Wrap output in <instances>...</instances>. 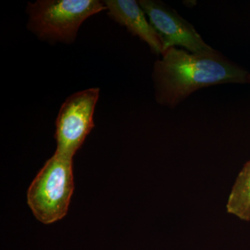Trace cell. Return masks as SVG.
Returning a JSON list of instances; mask_svg holds the SVG:
<instances>
[{"mask_svg":"<svg viewBox=\"0 0 250 250\" xmlns=\"http://www.w3.org/2000/svg\"><path fill=\"white\" fill-rule=\"evenodd\" d=\"M108 17L126 27L149 45L156 54H162L163 47L159 36L148 21L139 1L134 0H105Z\"/></svg>","mask_w":250,"mask_h":250,"instance_id":"8992f818","label":"cell"},{"mask_svg":"<svg viewBox=\"0 0 250 250\" xmlns=\"http://www.w3.org/2000/svg\"><path fill=\"white\" fill-rule=\"evenodd\" d=\"M154 62L157 103L174 108L194 92L222 83H248L250 74L215 51L193 54L172 47Z\"/></svg>","mask_w":250,"mask_h":250,"instance_id":"6da1fadb","label":"cell"},{"mask_svg":"<svg viewBox=\"0 0 250 250\" xmlns=\"http://www.w3.org/2000/svg\"><path fill=\"white\" fill-rule=\"evenodd\" d=\"M105 10L99 0H38L28 4L27 27L41 40L70 44L84 21Z\"/></svg>","mask_w":250,"mask_h":250,"instance_id":"7a4b0ae2","label":"cell"},{"mask_svg":"<svg viewBox=\"0 0 250 250\" xmlns=\"http://www.w3.org/2000/svg\"><path fill=\"white\" fill-rule=\"evenodd\" d=\"M248 83H250V74L249 75V77H248Z\"/></svg>","mask_w":250,"mask_h":250,"instance_id":"ba28073f","label":"cell"},{"mask_svg":"<svg viewBox=\"0 0 250 250\" xmlns=\"http://www.w3.org/2000/svg\"><path fill=\"white\" fill-rule=\"evenodd\" d=\"M72 159L54 153L28 189V205L41 223L49 225L67 214L75 188Z\"/></svg>","mask_w":250,"mask_h":250,"instance_id":"3957f363","label":"cell"},{"mask_svg":"<svg viewBox=\"0 0 250 250\" xmlns=\"http://www.w3.org/2000/svg\"><path fill=\"white\" fill-rule=\"evenodd\" d=\"M100 88H90L72 94L65 100L56 120V152L73 158L93 129V116Z\"/></svg>","mask_w":250,"mask_h":250,"instance_id":"277c9868","label":"cell"},{"mask_svg":"<svg viewBox=\"0 0 250 250\" xmlns=\"http://www.w3.org/2000/svg\"><path fill=\"white\" fill-rule=\"evenodd\" d=\"M226 208L229 214L243 221H250V159L237 176Z\"/></svg>","mask_w":250,"mask_h":250,"instance_id":"52a82bcc","label":"cell"},{"mask_svg":"<svg viewBox=\"0 0 250 250\" xmlns=\"http://www.w3.org/2000/svg\"><path fill=\"white\" fill-rule=\"evenodd\" d=\"M140 5L163 47V52L172 47H182L193 54L212 52L214 49L202 39L192 24L175 11L156 0H140Z\"/></svg>","mask_w":250,"mask_h":250,"instance_id":"5b68a950","label":"cell"}]
</instances>
